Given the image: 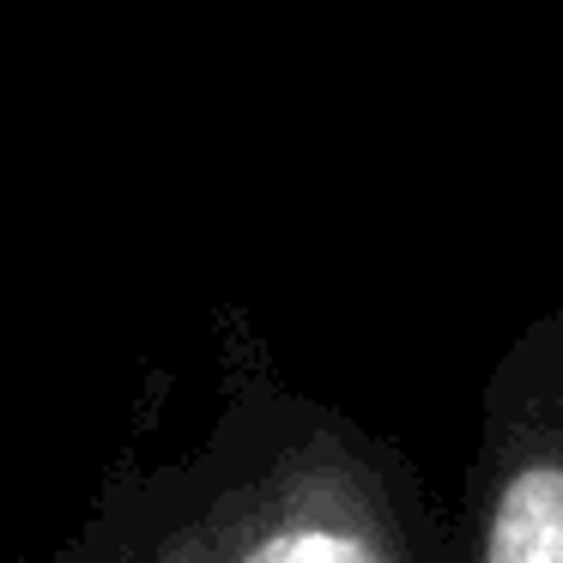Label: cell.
<instances>
[{
  "mask_svg": "<svg viewBox=\"0 0 563 563\" xmlns=\"http://www.w3.org/2000/svg\"><path fill=\"white\" fill-rule=\"evenodd\" d=\"M224 563H394L388 539L369 521H357L352 503L309 497V485H297L291 497H279L273 509H261L249 521V533L231 545Z\"/></svg>",
  "mask_w": 563,
  "mask_h": 563,
  "instance_id": "cell-1",
  "label": "cell"
}]
</instances>
